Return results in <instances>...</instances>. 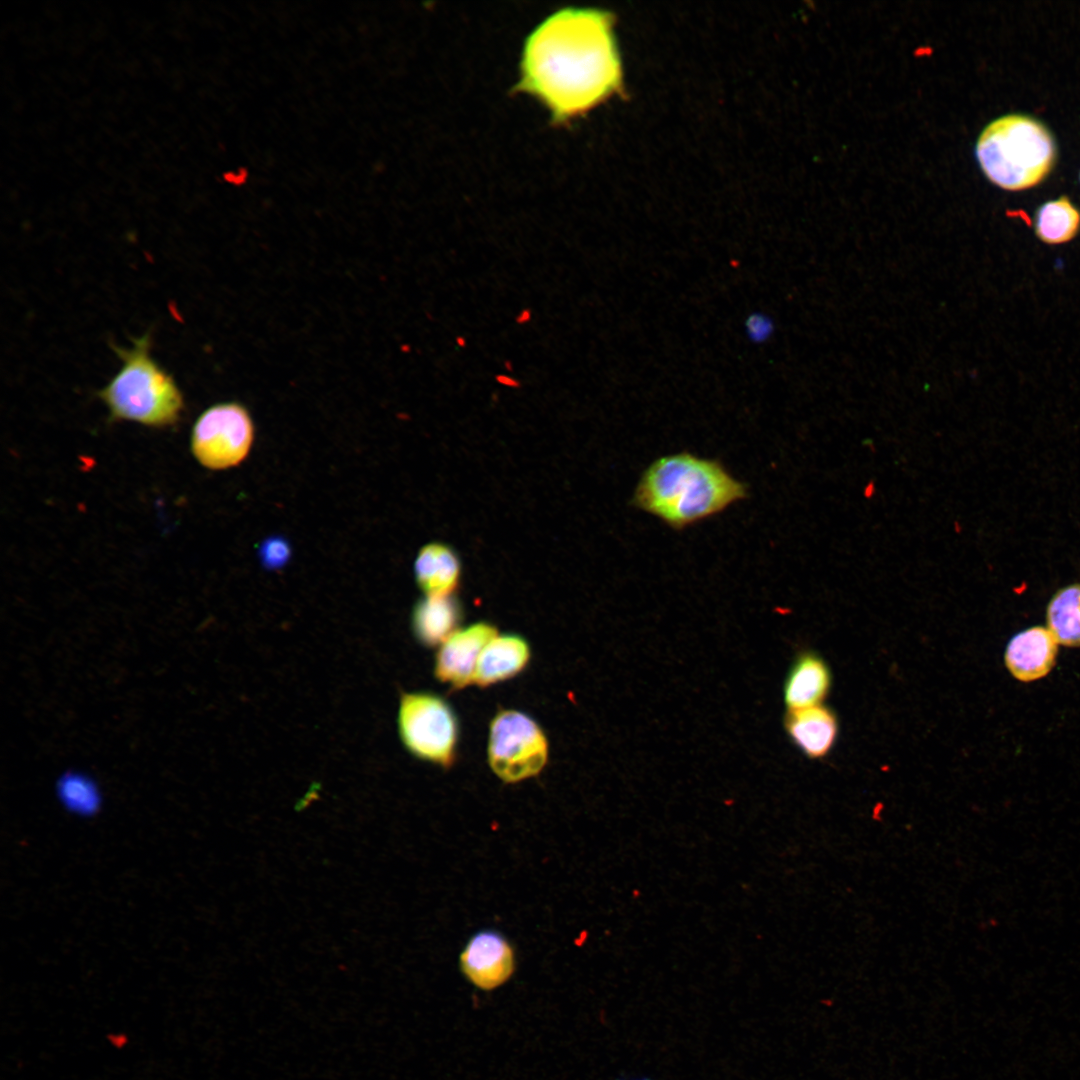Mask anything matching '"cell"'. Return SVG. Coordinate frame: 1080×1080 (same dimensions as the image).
Masks as SVG:
<instances>
[{"label":"cell","mask_w":1080,"mask_h":1080,"mask_svg":"<svg viewBox=\"0 0 1080 1080\" xmlns=\"http://www.w3.org/2000/svg\"><path fill=\"white\" fill-rule=\"evenodd\" d=\"M748 496L747 486L718 460L681 452L658 458L643 472L632 504L682 530Z\"/></svg>","instance_id":"7a4b0ae2"},{"label":"cell","mask_w":1080,"mask_h":1080,"mask_svg":"<svg viewBox=\"0 0 1080 1080\" xmlns=\"http://www.w3.org/2000/svg\"><path fill=\"white\" fill-rule=\"evenodd\" d=\"M975 153L992 183L1015 191L1035 186L1049 174L1056 146L1041 121L1025 114H1007L982 130Z\"/></svg>","instance_id":"277c9868"},{"label":"cell","mask_w":1080,"mask_h":1080,"mask_svg":"<svg viewBox=\"0 0 1080 1080\" xmlns=\"http://www.w3.org/2000/svg\"><path fill=\"white\" fill-rule=\"evenodd\" d=\"M397 721L401 741L412 755L444 768L453 764L459 723L445 699L429 692L405 693Z\"/></svg>","instance_id":"5b68a950"},{"label":"cell","mask_w":1080,"mask_h":1080,"mask_svg":"<svg viewBox=\"0 0 1080 1080\" xmlns=\"http://www.w3.org/2000/svg\"><path fill=\"white\" fill-rule=\"evenodd\" d=\"M784 728L791 742L808 758L820 759L832 749L838 735L835 713L820 704L788 710Z\"/></svg>","instance_id":"8fae6325"},{"label":"cell","mask_w":1080,"mask_h":1080,"mask_svg":"<svg viewBox=\"0 0 1080 1080\" xmlns=\"http://www.w3.org/2000/svg\"><path fill=\"white\" fill-rule=\"evenodd\" d=\"M456 342H457V344H458V345H459L460 347H464V346L466 345V340H465V338H464V337H461V336H458V337L456 338Z\"/></svg>","instance_id":"cb8c5ba5"},{"label":"cell","mask_w":1080,"mask_h":1080,"mask_svg":"<svg viewBox=\"0 0 1080 1080\" xmlns=\"http://www.w3.org/2000/svg\"><path fill=\"white\" fill-rule=\"evenodd\" d=\"M1080 230V210L1062 195L1038 207L1034 218L1037 238L1049 245L1073 240Z\"/></svg>","instance_id":"2e32d148"},{"label":"cell","mask_w":1080,"mask_h":1080,"mask_svg":"<svg viewBox=\"0 0 1080 1080\" xmlns=\"http://www.w3.org/2000/svg\"><path fill=\"white\" fill-rule=\"evenodd\" d=\"M549 742L541 726L528 714L499 711L490 722L487 759L493 773L515 784L541 773L548 762Z\"/></svg>","instance_id":"8992f818"},{"label":"cell","mask_w":1080,"mask_h":1080,"mask_svg":"<svg viewBox=\"0 0 1080 1080\" xmlns=\"http://www.w3.org/2000/svg\"><path fill=\"white\" fill-rule=\"evenodd\" d=\"M414 572L416 582L425 595H451L460 581L461 563L449 545L432 542L419 550Z\"/></svg>","instance_id":"9a60e30c"},{"label":"cell","mask_w":1080,"mask_h":1080,"mask_svg":"<svg viewBox=\"0 0 1080 1080\" xmlns=\"http://www.w3.org/2000/svg\"><path fill=\"white\" fill-rule=\"evenodd\" d=\"M617 1080H652V1079H650L649 1077H645V1076H639V1077H632V1078H625L624 1077V1078L617 1079Z\"/></svg>","instance_id":"603a6c76"},{"label":"cell","mask_w":1080,"mask_h":1080,"mask_svg":"<svg viewBox=\"0 0 1080 1080\" xmlns=\"http://www.w3.org/2000/svg\"><path fill=\"white\" fill-rule=\"evenodd\" d=\"M530 318H531V311L529 309H525V310H522L519 313V315L516 318V322L519 323V324H524V323L528 322L530 320Z\"/></svg>","instance_id":"7402d4cb"},{"label":"cell","mask_w":1080,"mask_h":1080,"mask_svg":"<svg viewBox=\"0 0 1080 1080\" xmlns=\"http://www.w3.org/2000/svg\"><path fill=\"white\" fill-rule=\"evenodd\" d=\"M496 380L498 382H500L501 384H503V385H507V386H511V387H518L519 386V382L517 380H515L514 378H511V377H509L507 375H497Z\"/></svg>","instance_id":"44dd1931"},{"label":"cell","mask_w":1080,"mask_h":1080,"mask_svg":"<svg viewBox=\"0 0 1080 1080\" xmlns=\"http://www.w3.org/2000/svg\"><path fill=\"white\" fill-rule=\"evenodd\" d=\"M1058 643L1047 627L1033 626L1014 635L1007 644L1004 662L1021 682L1045 677L1054 667Z\"/></svg>","instance_id":"30bf717a"},{"label":"cell","mask_w":1080,"mask_h":1080,"mask_svg":"<svg viewBox=\"0 0 1080 1080\" xmlns=\"http://www.w3.org/2000/svg\"><path fill=\"white\" fill-rule=\"evenodd\" d=\"M1047 628L1058 644L1080 646V583L1059 589L1046 610Z\"/></svg>","instance_id":"e0dca14e"},{"label":"cell","mask_w":1080,"mask_h":1080,"mask_svg":"<svg viewBox=\"0 0 1080 1080\" xmlns=\"http://www.w3.org/2000/svg\"><path fill=\"white\" fill-rule=\"evenodd\" d=\"M461 619L462 608L453 594L425 595L413 608L411 626L418 642L435 647L459 629Z\"/></svg>","instance_id":"5bb4252c"},{"label":"cell","mask_w":1080,"mask_h":1080,"mask_svg":"<svg viewBox=\"0 0 1080 1080\" xmlns=\"http://www.w3.org/2000/svg\"><path fill=\"white\" fill-rule=\"evenodd\" d=\"M254 423L247 408L227 401L206 408L195 420L190 447L200 465L224 470L240 464L254 440Z\"/></svg>","instance_id":"52a82bcc"},{"label":"cell","mask_w":1080,"mask_h":1080,"mask_svg":"<svg viewBox=\"0 0 1080 1080\" xmlns=\"http://www.w3.org/2000/svg\"><path fill=\"white\" fill-rule=\"evenodd\" d=\"M497 633V628L485 621L459 628L439 646L434 664L436 678L454 689L473 683L479 656Z\"/></svg>","instance_id":"9c48e42d"},{"label":"cell","mask_w":1080,"mask_h":1080,"mask_svg":"<svg viewBox=\"0 0 1080 1080\" xmlns=\"http://www.w3.org/2000/svg\"><path fill=\"white\" fill-rule=\"evenodd\" d=\"M831 672L824 659L812 651L801 652L791 665L784 683L788 710L822 704L831 687Z\"/></svg>","instance_id":"4fadbf2b"},{"label":"cell","mask_w":1080,"mask_h":1080,"mask_svg":"<svg viewBox=\"0 0 1080 1080\" xmlns=\"http://www.w3.org/2000/svg\"><path fill=\"white\" fill-rule=\"evenodd\" d=\"M258 555L263 567L271 570L279 569L290 559L291 546L285 538L272 536L262 542Z\"/></svg>","instance_id":"d6986e66"},{"label":"cell","mask_w":1080,"mask_h":1080,"mask_svg":"<svg viewBox=\"0 0 1080 1080\" xmlns=\"http://www.w3.org/2000/svg\"><path fill=\"white\" fill-rule=\"evenodd\" d=\"M459 965L470 983L481 990L490 991L511 978L515 970V954L502 934L482 930L466 943L459 957Z\"/></svg>","instance_id":"ba28073f"},{"label":"cell","mask_w":1080,"mask_h":1080,"mask_svg":"<svg viewBox=\"0 0 1080 1080\" xmlns=\"http://www.w3.org/2000/svg\"><path fill=\"white\" fill-rule=\"evenodd\" d=\"M531 648L528 641L515 633H497L483 648L473 683L489 687L509 680L529 664Z\"/></svg>","instance_id":"7c38bea8"},{"label":"cell","mask_w":1080,"mask_h":1080,"mask_svg":"<svg viewBox=\"0 0 1080 1080\" xmlns=\"http://www.w3.org/2000/svg\"><path fill=\"white\" fill-rule=\"evenodd\" d=\"M59 791L64 804L80 814L93 812L98 806L97 790L83 777H66L60 784Z\"/></svg>","instance_id":"ac0fdd59"},{"label":"cell","mask_w":1080,"mask_h":1080,"mask_svg":"<svg viewBox=\"0 0 1080 1080\" xmlns=\"http://www.w3.org/2000/svg\"><path fill=\"white\" fill-rule=\"evenodd\" d=\"M744 331L747 339L751 343L763 344L772 336L774 332V322L766 313L754 311L745 318Z\"/></svg>","instance_id":"ffe728a7"},{"label":"cell","mask_w":1080,"mask_h":1080,"mask_svg":"<svg viewBox=\"0 0 1080 1080\" xmlns=\"http://www.w3.org/2000/svg\"><path fill=\"white\" fill-rule=\"evenodd\" d=\"M619 82L608 13L563 8L527 37L515 90L534 96L550 112L552 122L561 125L602 102Z\"/></svg>","instance_id":"6da1fadb"},{"label":"cell","mask_w":1080,"mask_h":1080,"mask_svg":"<svg viewBox=\"0 0 1080 1080\" xmlns=\"http://www.w3.org/2000/svg\"><path fill=\"white\" fill-rule=\"evenodd\" d=\"M121 360L118 372L97 392L112 421H131L151 428L177 424L185 401L174 377L152 357L148 331L128 348L111 345Z\"/></svg>","instance_id":"3957f363"}]
</instances>
